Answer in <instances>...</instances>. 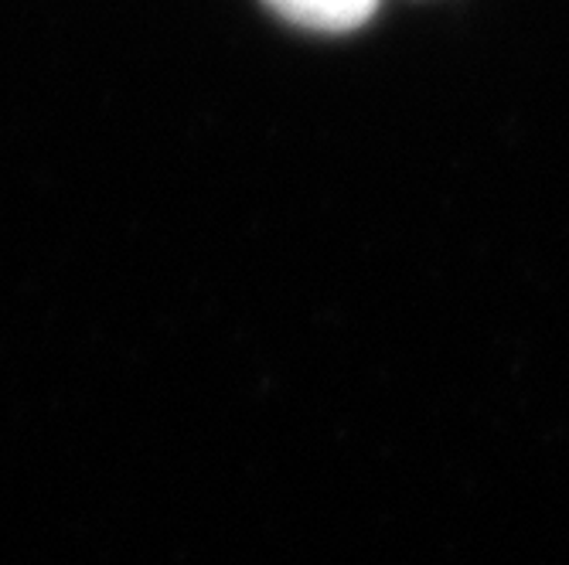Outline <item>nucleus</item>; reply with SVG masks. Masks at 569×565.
<instances>
[{"label": "nucleus", "mask_w": 569, "mask_h": 565, "mask_svg": "<svg viewBox=\"0 0 569 565\" xmlns=\"http://www.w3.org/2000/svg\"><path fill=\"white\" fill-rule=\"evenodd\" d=\"M267 4L310 31H351L372 18L379 0H267Z\"/></svg>", "instance_id": "1"}]
</instances>
